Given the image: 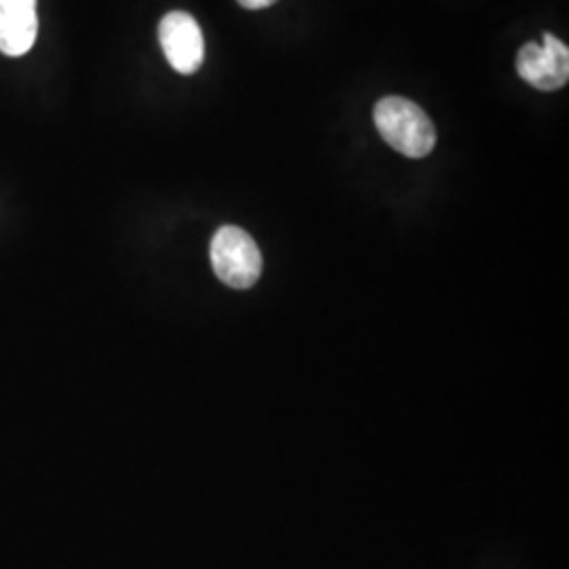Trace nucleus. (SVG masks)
I'll return each mask as SVG.
<instances>
[{
	"label": "nucleus",
	"instance_id": "f03ea898",
	"mask_svg": "<svg viewBox=\"0 0 569 569\" xmlns=\"http://www.w3.org/2000/svg\"><path fill=\"white\" fill-rule=\"evenodd\" d=\"M211 266L222 283L249 289L262 274V253L243 228L222 226L211 241Z\"/></svg>",
	"mask_w": 569,
	"mask_h": 569
},
{
	"label": "nucleus",
	"instance_id": "7ed1b4c3",
	"mask_svg": "<svg viewBox=\"0 0 569 569\" xmlns=\"http://www.w3.org/2000/svg\"><path fill=\"white\" fill-rule=\"evenodd\" d=\"M517 72L540 91H557L566 87L569 79L568 44L545 32L542 44L528 42L521 47L517 56Z\"/></svg>",
	"mask_w": 569,
	"mask_h": 569
},
{
	"label": "nucleus",
	"instance_id": "39448f33",
	"mask_svg": "<svg viewBox=\"0 0 569 569\" xmlns=\"http://www.w3.org/2000/svg\"><path fill=\"white\" fill-rule=\"evenodd\" d=\"M39 37L37 0H0V53L26 56Z\"/></svg>",
	"mask_w": 569,
	"mask_h": 569
},
{
	"label": "nucleus",
	"instance_id": "20e7f679",
	"mask_svg": "<svg viewBox=\"0 0 569 569\" xmlns=\"http://www.w3.org/2000/svg\"><path fill=\"white\" fill-rule=\"evenodd\" d=\"M159 41L169 66L180 74H194L204 61V39L190 13L171 11L159 23Z\"/></svg>",
	"mask_w": 569,
	"mask_h": 569
},
{
	"label": "nucleus",
	"instance_id": "f257e3e1",
	"mask_svg": "<svg viewBox=\"0 0 569 569\" xmlns=\"http://www.w3.org/2000/svg\"><path fill=\"white\" fill-rule=\"evenodd\" d=\"M373 122L385 142L409 159L428 157L437 143V129L418 103L388 96L376 103Z\"/></svg>",
	"mask_w": 569,
	"mask_h": 569
},
{
	"label": "nucleus",
	"instance_id": "423d86ee",
	"mask_svg": "<svg viewBox=\"0 0 569 569\" xmlns=\"http://www.w3.org/2000/svg\"><path fill=\"white\" fill-rule=\"evenodd\" d=\"M277 0H239V4L244 7V9H249V11H260V9H266V7H270V4H274Z\"/></svg>",
	"mask_w": 569,
	"mask_h": 569
}]
</instances>
